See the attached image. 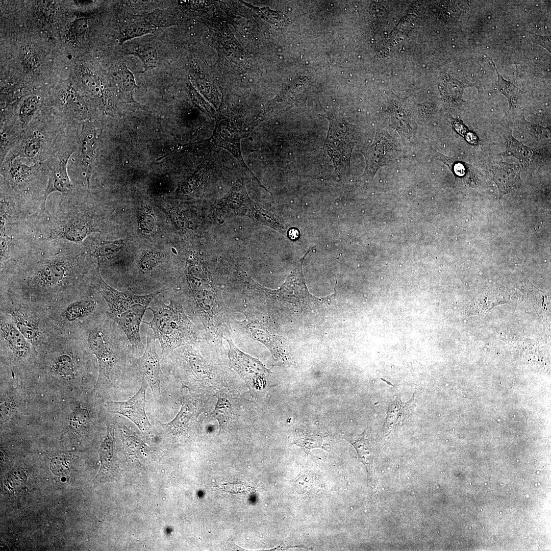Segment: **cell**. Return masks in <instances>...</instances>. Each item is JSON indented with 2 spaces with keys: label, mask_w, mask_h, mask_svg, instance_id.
Segmentation results:
<instances>
[{
  "label": "cell",
  "mask_w": 551,
  "mask_h": 551,
  "mask_svg": "<svg viewBox=\"0 0 551 551\" xmlns=\"http://www.w3.org/2000/svg\"><path fill=\"white\" fill-rule=\"evenodd\" d=\"M125 245L123 239L100 241L94 244L91 255L98 261L108 259L120 251Z\"/></svg>",
  "instance_id": "cell-23"
},
{
  "label": "cell",
  "mask_w": 551,
  "mask_h": 551,
  "mask_svg": "<svg viewBox=\"0 0 551 551\" xmlns=\"http://www.w3.org/2000/svg\"><path fill=\"white\" fill-rule=\"evenodd\" d=\"M138 226L142 233L149 234L155 229L156 220L154 213L149 207H144L139 212Z\"/></svg>",
  "instance_id": "cell-31"
},
{
  "label": "cell",
  "mask_w": 551,
  "mask_h": 551,
  "mask_svg": "<svg viewBox=\"0 0 551 551\" xmlns=\"http://www.w3.org/2000/svg\"><path fill=\"white\" fill-rule=\"evenodd\" d=\"M88 268L79 256H59L21 267L4 284L1 292L46 308L89 287Z\"/></svg>",
  "instance_id": "cell-1"
},
{
  "label": "cell",
  "mask_w": 551,
  "mask_h": 551,
  "mask_svg": "<svg viewBox=\"0 0 551 551\" xmlns=\"http://www.w3.org/2000/svg\"><path fill=\"white\" fill-rule=\"evenodd\" d=\"M31 168L23 164L16 163L12 166L10 172L13 178L16 181H22L29 173Z\"/></svg>",
  "instance_id": "cell-38"
},
{
  "label": "cell",
  "mask_w": 551,
  "mask_h": 551,
  "mask_svg": "<svg viewBox=\"0 0 551 551\" xmlns=\"http://www.w3.org/2000/svg\"><path fill=\"white\" fill-rule=\"evenodd\" d=\"M39 148V137L34 135L29 138L26 142L24 148V155L28 157H33L37 154Z\"/></svg>",
  "instance_id": "cell-37"
},
{
  "label": "cell",
  "mask_w": 551,
  "mask_h": 551,
  "mask_svg": "<svg viewBox=\"0 0 551 551\" xmlns=\"http://www.w3.org/2000/svg\"><path fill=\"white\" fill-rule=\"evenodd\" d=\"M114 429L111 425H107L106 434L99 449L101 468L95 480L105 479L107 474L111 470L114 460Z\"/></svg>",
  "instance_id": "cell-21"
},
{
  "label": "cell",
  "mask_w": 551,
  "mask_h": 551,
  "mask_svg": "<svg viewBox=\"0 0 551 551\" xmlns=\"http://www.w3.org/2000/svg\"><path fill=\"white\" fill-rule=\"evenodd\" d=\"M1 245H0V252H1V265L4 262V258L5 257L7 248V242L6 238L4 234H1Z\"/></svg>",
  "instance_id": "cell-43"
},
{
  "label": "cell",
  "mask_w": 551,
  "mask_h": 551,
  "mask_svg": "<svg viewBox=\"0 0 551 551\" xmlns=\"http://www.w3.org/2000/svg\"><path fill=\"white\" fill-rule=\"evenodd\" d=\"M156 27L149 22L144 21H128L121 27L119 39L120 42L138 37L146 34H153Z\"/></svg>",
  "instance_id": "cell-22"
},
{
  "label": "cell",
  "mask_w": 551,
  "mask_h": 551,
  "mask_svg": "<svg viewBox=\"0 0 551 551\" xmlns=\"http://www.w3.org/2000/svg\"><path fill=\"white\" fill-rule=\"evenodd\" d=\"M153 314L151 329L161 345V359L180 347L193 344L199 339L198 329L186 315L182 302L171 299L168 304L156 302L148 307Z\"/></svg>",
  "instance_id": "cell-2"
},
{
  "label": "cell",
  "mask_w": 551,
  "mask_h": 551,
  "mask_svg": "<svg viewBox=\"0 0 551 551\" xmlns=\"http://www.w3.org/2000/svg\"><path fill=\"white\" fill-rule=\"evenodd\" d=\"M217 402L213 412V415L218 420L221 427L228 424L232 416V407L227 395L223 393L217 396Z\"/></svg>",
  "instance_id": "cell-27"
},
{
  "label": "cell",
  "mask_w": 551,
  "mask_h": 551,
  "mask_svg": "<svg viewBox=\"0 0 551 551\" xmlns=\"http://www.w3.org/2000/svg\"><path fill=\"white\" fill-rule=\"evenodd\" d=\"M98 231L89 218L77 217L54 227L45 237L48 239H63L80 242L90 234Z\"/></svg>",
  "instance_id": "cell-12"
},
{
  "label": "cell",
  "mask_w": 551,
  "mask_h": 551,
  "mask_svg": "<svg viewBox=\"0 0 551 551\" xmlns=\"http://www.w3.org/2000/svg\"><path fill=\"white\" fill-rule=\"evenodd\" d=\"M148 307L137 304L112 319L127 336L134 349L143 348L140 334V324Z\"/></svg>",
  "instance_id": "cell-13"
},
{
  "label": "cell",
  "mask_w": 551,
  "mask_h": 551,
  "mask_svg": "<svg viewBox=\"0 0 551 551\" xmlns=\"http://www.w3.org/2000/svg\"><path fill=\"white\" fill-rule=\"evenodd\" d=\"M119 78L126 94L128 97H131L137 86L134 76L126 65L121 67L119 72Z\"/></svg>",
  "instance_id": "cell-33"
},
{
  "label": "cell",
  "mask_w": 551,
  "mask_h": 551,
  "mask_svg": "<svg viewBox=\"0 0 551 551\" xmlns=\"http://www.w3.org/2000/svg\"><path fill=\"white\" fill-rule=\"evenodd\" d=\"M534 41L550 53V37L536 35Z\"/></svg>",
  "instance_id": "cell-42"
},
{
  "label": "cell",
  "mask_w": 551,
  "mask_h": 551,
  "mask_svg": "<svg viewBox=\"0 0 551 551\" xmlns=\"http://www.w3.org/2000/svg\"><path fill=\"white\" fill-rule=\"evenodd\" d=\"M493 181L497 184L500 196L513 190L520 181L518 166L500 162L492 168Z\"/></svg>",
  "instance_id": "cell-19"
},
{
  "label": "cell",
  "mask_w": 551,
  "mask_h": 551,
  "mask_svg": "<svg viewBox=\"0 0 551 551\" xmlns=\"http://www.w3.org/2000/svg\"><path fill=\"white\" fill-rule=\"evenodd\" d=\"M506 154L517 158L521 163L529 164L533 156L532 151L510 136L507 141Z\"/></svg>",
  "instance_id": "cell-26"
},
{
  "label": "cell",
  "mask_w": 551,
  "mask_h": 551,
  "mask_svg": "<svg viewBox=\"0 0 551 551\" xmlns=\"http://www.w3.org/2000/svg\"><path fill=\"white\" fill-rule=\"evenodd\" d=\"M39 103L38 98L35 96L27 98L20 109V116L22 121L28 122L36 111Z\"/></svg>",
  "instance_id": "cell-34"
},
{
  "label": "cell",
  "mask_w": 551,
  "mask_h": 551,
  "mask_svg": "<svg viewBox=\"0 0 551 551\" xmlns=\"http://www.w3.org/2000/svg\"><path fill=\"white\" fill-rule=\"evenodd\" d=\"M229 344L228 358L231 367L253 390H261L266 386V376L270 372L257 358L244 353L233 340L223 336Z\"/></svg>",
  "instance_id": "cell-9"
},
{
  "label": "cell",
  "mask_w": 551,
  "mask_h": 551,
  "mask_svg": "<svg viewBox=\"0 0 551 551\" xmlns=\"http://www.w3.org/2000/svg\"><path fill=\"white\" fill-rule=\"evenodd\" d=\"M12 405L10 402L6 401L2 405L1 404V422H4L5 420L9 418L13 408Z\"/></svg>",
  "instance_id": "cell-41"
},
{
  "label": "cell",
  "mask_w": 551,
  "mask_h": 551,
  "mask_svg": "<svg viewBox=\"0 0 551 551\" xmlns=\"http://www.w3.org/2000/svg\"><path fill=\"white\" fill-rule=\"evenodd\" d=\"M343 438L355 447L360 458L363 462L367 464L369 463L371 458V446L365 438V431L361 435L346 436Z\"/></svg>",
  "instance_id": "cell-28"
},
{
  "label": "cell",
  "mask_w": 551,
  "mask_h": 551,
  "mask_svg": "<svg viewBox=\"0 0 551 551\" xmlns=\"http://www.w3.org/2000/svg\"><path fill=\"white\" fill-rule=\"evenodd\" d=\"M323 116L330 122L324 150L330 157L340 176L349 167L350 153L354 146L351 139L352 127L338 110L331 109Z\"/></svg>",
  "instance_id": "cell-6"
},
{
  "label": "cell",
  "mask_w": 551,
  "mask_h": 551,
  "mask_svg": "<svg viewBox=\"0 0 551 551\" xmlns=\"http://www.w3.org/2000/svg\"><path fill=\"white\" fill-rule=\"evenodd\" d=\"M70 462L67 456L60 455L55 457L51 461V469L56 474L62 473L69 467Z\"/></svg>",
  "instance_id": "cell-36"
},
{
  "label": "cell",
  "mask_w": 551,
  "mask_h": 551,
  "mask_svg": "<svg viewBox=\"0 0 551 551\" xmlns=\"http://www.w3.org/2000/svg\"><path fill=\"white\" fill-rule=\"evenodd\" d=\"M83 129L81 153L84 162L88 167L91 165L94 159L96 138L89 125H85Z\"/></svg>",
  "instance_id": "cell-24"
},
{
  "label": "cell",
  "mask_w": 551,
  "mask_h": 551,
  "mask_svg": "<svg viewBox=\"0 0 551 551\" xmlns=\"http://www.w3.org/2000/svg\"><path fill=\"white\" fill-rule=\"evenodd\" d=\"M0 311L8 315L37 351L60 332L41 305L1 293Z\"/></svg>",
  "instance_id": "cell-3"
},
{
  "label": "cell",
  "mask_w": 551,
  "mask_h": 551,
  "mask_svg": "<svg viewBox=\"0 0 551 551\" xmlns=\"http://www.w3.org/2000/svg\"><path fill=\"white\" fill-rule=\"evenodd\" d=\"M190 345L184 346V356L185 362L192 374L198 380H209L212 375L210 366Z\"/></svg>",
  "instance_id": "cell-20"
},
{
  "label": "cell",
  "mask_w": 551,
  "mask_h": 551,
  "mask_svg": "<svg viewBox=\"0 0 551 551\" xmlns=\"http://www.w3.org/2000/svg\"><path fill=\"white\" fill-rule=\"evenodd\" d=\"M71 153L62 157L51 170L48 184L45 190L41 204L42 208H45L48 196L54 191L63 194L68 193L72 189V185L67 174L66 166Z\"/></svg>",
  "instance_id": "cell-18"
},
{
  "label": "cell",
  "mask_w": 551,
  "mask_h": 551,
  "mask_svg": "<svg viewBox=\"0 0 551 551\" xmlns=\"http://www.w3.org/2000/svg\"><path fill=\"white\" fill-rule=\"evenodd\" d=\"M294 443L301 446L305 450H309L314 447H321V439L319 436L308 434L297 438Z\"/></svg>",
  "instance_id": "cell-35"
},
{
  "label": "cell",
  "mask_w": 551,
  "mask_h": 551,
  "mask_svg": "<svg viewBox=\"0 0 551 551\" xmlns=\"http://www.w3.org/2000/svg\"><path fill=\"white\" fill-rule=\"evenodd\" d=\"M385 137L384 134L378 131L375 140L365 154L366 166L364 174L368 178H372L376 171L392 158V147Z\"/></svg>",
  "instance_id": "cell-15"
},
{
  "label": "cell",
  "mask_w": 551,
  "mask_h": 551,
  "mask_svg": "<svg viewBox=\"0 0 551 551\" xmlns=\"http://www.w3.org/2000/svg\"><path fill=\"white\" fill-rule=\"evenodd\" d=\"M90 419L88 410L79 406L73 410L69 422V427L74 431H80L87 427Z\"/></svg>",
  "instance_id": "cell-32"
},
{
  "label": "cell",
  "mask_w": 551,
  "mask_h": 551,
  "mask_svg": "<svg viewBox=\"0 0 551 551\" xmlns=\"http://www.w3.org/2000/svg\"><path fill=\"white\" fill-rule=\"evenodd\" d=\"M490 60L497 74V86L498 89L507 97L509 104V109H510L517 103L518 98L517 88L514 84L506 81L503 78L497 71L496 66L491 58H490Z\"/></svg>",
  "instance_id": "cell-30"
},
{
  "label": "cell",
  "mask_w": 551,
  "mask_h": 551,
  "mask_svg": "<svg viewBox=\"0 0 551 551\" xmlns=\"http://www.w3.org/2000/svg\"><path fill=\"white\" fill-rule=\"evenodd\" d=\"M298 233V231L297 230H296V229H291L289 231V237H290V238H291L292 239H294L296 238H297Z\"/></svg>",
  "instance_id": "cell-44"
},
{
  "label": "cell",
  "mask_w": 551,
  "mask_h": 551,
  "mask_svg": "<svg viewBox=\"0 0 551 551\" xmlns=\"http://www.w3.org/2000/svg\"><path fill=\"white\" fill-rule=\"evenodd\" d=\"M85 84L88 90L97 94L101 90V83L98 79L92 74H87L84 78Z\"/></svg>",
  "instance_id": "cell-40"
},
{
  "label": "cell",
  "mask_w": 551,
  "mask_h": 551,
  "mask_svg": "<svg viewBox=\"0 0 551 551\" xmlns=\"http://www.w3.org/2000/svg\"><path fill=\"white\" fill-rule=\"evenodd\" d=\"M88 28V22L85 19L77 20L70 26V33L74 37H77L85 33Z\"/></svg>",
  "instance_id": "cell-39"
},
{
  "label": "cell",
  "mask_w": 551,
  "mask_h": 551,
  "mask_svg": "<svg viewBox=\"0 0 551 551\" xmlns=\"http://www.w3.org/2000/svg\"><path fill=\"white\" fill-rule=\"evenodd\" d=\"M1 356L14 366L35 364L37 350L15 325L11 318L0 311Z\"/></svg>",
  "instance_id": "cell-7"
},
{
  "label": "cell",
  "mask_w": 551,
  "mask_h": 551,
  "mask_svg": "<svg viewBox=\"0 0 551 551\" xmlns=\"http://www.w3.org/2000/svg\"><path fill=\"white\" fill-rule=\"evenodd\" d=\"M415 407L414 395L410 400L403 403L399 397L389 403L384 424L385 434H390L404 425L409 418Z\"/></svg>",
  "instance_id": "cell-17"
},
{
  "label": "cell",
  "mask_w": 551,
  "mask_h": 551,
  "mask_svg": "<svg viewBox=\"0 0 551 551\" xmlns=\"http://www.w3.org/2000/svg\"><path fill=\"white\" fill-rule=\"evenodd\" d=\"M155 340L154 334L148 330L146 347L142 356L138 359V364L143 379L149 385L154 398L157 400L161 397L160 384L162 372L161 358L156 352Z\"/></svg>",
  "instance_id": "cell-11"
},
{
  "label": "cell",
  "mask_w": 551,
  "mask_h": 551,
  "mask_svg": "<svg viewBox=\"0 0 551 551\" xmlns=\"http://www.w3.org/2000/svg\"><path fill=\"white\" fill-rule=\"evenodd\" d=\"M93 287L72 295L46 308L48 315L60 331L77 329L93 316L106 312V303Z\"/></svg>",
  "instance_id": "cell-5"
},
{
  "label": "cell",
  "mask_w": 551,
  "mask_h": 551,
  "mask_svg": "<svg viewBox=\"0 0 551 551\" xmlns=\"http://www.w3.org/2000/svg\"><path fill=\"white\" fill-rule=\"evenodd\" d=\"M240 138L237 129L231 121L226 119H217L211 142L229 151L241 162L243 167L248 169L241 155Z\"/></svg>",
  "instance_id": "cell-14"
},
{
  "label": "cell",
  "mask_w": 551,
  "mask_h": 551,
  "mask_svg": "<svg viewBox=\"0 0 551 551\" xmlns=\"http://www.w3.org/2000/svg\"><path fill=\"white\" fill-rule=\"evenodd\" d=\"M148 385L143 378L140 389L132 398L123 402H109L107 405L109 412L127 417L143 434H149L153 430L145 412V394Z\"/></svg>",
  "instance_id": "cell-10"
},
{
  "label": "cell",
  "mask_w": 551,
  "mask_h": 551,
  "mask_svg": "<svg viewBox=\"0 0 551 551\" xmlns=\"http://www.w3.org/2000/svg\"><path fill=\"white\" fill-rule=\"evenodd\" d=\"M130 54L137 57L143 64V72L154 69L158 61V55L156 49L151 45H142L129 52Z\"/></svg>",
  "instance_id": "cell-25"
},
{
  "label": "cell",
  "mask_w": 551,
  "mask_h": 551,
  "mask_svg": "<svg viewBox=\"0 0 551 551\" xmlns=\"http://www.w3.org/2000/svg\"><path fill=\"white\" fill-rule=\"evenodd\" d=\"M114 321L106 312L98 314L78 329L89 351L95 357L98 374L94 390L111 381L116 362V332Z\"/></svg>",
  "instance_id": "cell-4"
},
{
  "label": "cell",
  "mask_w": 551,
  "mask_h": 551,
  "mask_svg": "<svg viewBox=\"0 0 551 551\" xmlns=\"http://www.w3.org/2000/svg\"><path fill=\"white\" fill-rule=\"evenodd\" d=\"M91 285L105 300L108 308L106 313L111 319L128 310L135 304H140L149 307L153 300L161 292L158 291L146 295H136L129 292L120 291L109 285L103 280L99 266L92 276Z\"/></svg>",
  "instance_id": "cell-8"
},
{
  "label": "cell",
  "mask_w": 551,
  "mask_h": 551,
  "mask_svg": "<svg viewBox=\"0 0 551 551\" xmlns=\"http://www.w3.org/2000/svg\"><path fill=\"white\" fill-rule=\"evenodd\" d=\"M202 412V407L199 400L192 397L186 398L182 402L181 410L176 417L170 422L161 424L170 433H181L194 424Z\"/></svg>",
  "instance_id": "cell-16"
},
{
  "label": "cell",
  "mask_w": 551,
  "mask_h": 551,
  "mask_svg": "<svg viewBox=\"0 0 551 551\" xmlns=\"http://www.w3.org/2000/svg\"><path fill=\"white\" fill-rule=\"evenodd\" d=\"M163 255L160 252L154 250H147L143 252L139 261V267L143 273L153 271L161 262Z\"/></svg>",
  "instance_id": "cell-29"
}]
</instances>
